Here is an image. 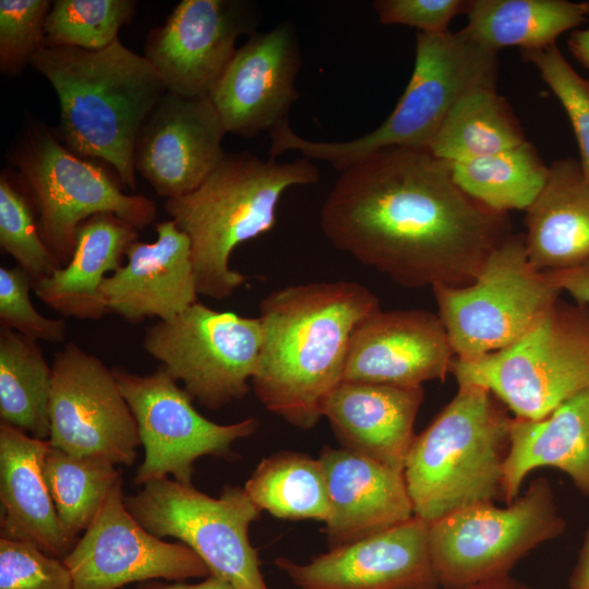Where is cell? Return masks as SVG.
<instances>
[{
	"label": "cell",
	"instance_id": "cell-1",
	"mask_svg": "<svg viewBox=\"0 0 589 589\" xmlns=\"http://www.w3.org/2000/svg\"><path fill=\"white\" fill-rule=\"evenodd\" d=\"M320 225L336 249L406 287L466 286L510 235L506 213L467 195L448 161L409 146L341 171Z\"/></svg>",
	"mask_w": 589,
	"mask_h": 589
},
{
	"label": "cell",
	"instance_id": "cell-2",
	"mask_svg": "<svg viewBox=\"0 0 589 589\" xmlns=\"http://www.w3.org/2000/svg\"><path fill=\"white\" fill-rule=\"evenodd\" d=\"M262 346L252 386L257 399L289 424L309 430L324 398L344 378L356 326L381 310L357 281L290 285L260 302Z\"/></svg>",
	"mask_w": 589,
	"mask_h": 589
},
{
	"label": "cell",
	"instance_id": "cell-3",
	"mask_svg": "<svg viewBox=\"0 0 589 589\" xmlns=\"http://www.w3.org/2000/svg\"><path fill=\"white\" fill-rule=\"evenodd\" d=\"M29 64L58 96L67 147L108 163L119 181L134 190L136 142L167 92L151 62L118 38L98 51L41 46Z\"/></svg>",
	"mask_w": 589,
	"mask_h": 589
},
{
	"label": "cell",
	"instance_id": "cell-4",
	"mask_svg": "<svg viewBox=\"0 0 589 589\" xmlns=\"http://www.w3.org/2000/svg\"><path fill=\"white\" fill-rule=\"evenodd\" d=\"M316 165L302 157L280 163L249 152L226 154L194 191L165 202V209L191 244L199 294L231 297L248 276L230 267L233 250L268 232L283 194L317 182Z\"/></svg>",
	"mask_w": 589,
	"mask_h": 589
},
{
	"label": "cell",
	"instance_id": "cell-5",
	"mask_svg": "<svg viewBox=\"0 0 589 589\" xmlns=\"http://www.w3.org/2000/svg\"><path fill=\"white\" fill-rule=\"evenodd\" d=\"M512 420L490 390L459 385L409 450L404 478L414 516L432 524L459 509L503 500Z\"/></svg>",
	"mask_w": 589,
	"mask_h": 589
},
{
	"label": "cell",
	"instance_id": "cell-6",
	"mask_svg": "<svg viewBox=\"0 0 589 589\" xmlns=\"http://www.w3.org/2000/svg\"><path fill=\"white\" fill-rule=\"evenodd\" d=\"M458 385L490 390L515 418L540 420L589 388V306L557 300L512 345L481 357H454Z\"/></svg>",
	"mask_w": 589,
	"mask_h": 589
},
{
	"label": "cell",
	"instance_id": "cell-7",
	"mask_svg": "<svg viewBox=\"0 0 589 589\" xmlns=\"http://www.w3.org/2000/svg\"><path fill=\"white\" fill-rule=\"evenodd\" d=\"M12 161L41 238L61 267L71 260L77 227L87 218L112 213L139 230L156 217L154 201L125 194L103 167L63 146L40 122L23 130Z\"/></svg>",
	"mask_w": 589,
	"mask_h": 589
},
{
	"label": "cell",
	"instance_id": "cell-8",
	"mask_svg": "<svg viewBox=\"0 0 589 589\" xmlns=\"http://www.w3.org/2000/svg\"><path fill=\"white\" fill-rule=\"evenodd\" d=\"M566 520L546 478H537L506 507L478 504L429 527L433 569L443 589H472L509 576L538 545L562 536Z\"/></svg>",
	"mask_w": 589,
	"mask_h": 589
},
{
	"label": "cell",
	"instance_id": "cell-9",
	"mask_svg": "<svg viewBox=\"0 0 589 589\" xmlns=\"http://www.w3.org/2000/svg\"><path fill=\"white\" fill-rule=\"evenodd\" d=\"M438 316L458 358L498 351L520 338L562 290L530 263L524 235H509L466 286L432 287Z\"/></svg>",
	"mask_w": 589,
	"mask_h": 589
},
{
	"label": "cell",
	"instance_id": "cell-10",
	"mask_svg": "<svg viewBox=\"0 0 589 589\" xmlns=\"http://www.w3.org/2000/svg\"><path fill=\"white\" fill-rule=\"evenodd\" d=\"M124 505L153 536L188 545L211 575L236 589H268L259 551L249 538L250 526L262 512L244 488L227 484L212 497L192 484L165 478L124 496Z\"/></svg>",
	"mask_w": 589,
	"mask_h": 589
},
{
	"label": "cell",
	"instance_id": "cell-11",
	"mask_svg": "<svg viewBox=\"0 0 589 589\" xmlns=\"http://www.w3.org/2000/svg\"><path fill=\"white\" fill-rule=\"evenodd\" d=\"M262 337L259 317L220 312L197 301L176 317L147 327L142 345L183 383L193 400L217 410L248 394Z\"/></svg>",
	"mask_w": 589,
	"mask_h": 589
},
{
	"label": "cell",
	"instance_id": "cell-12",
	"mask_svg": "<svg viewBox=\"0 0 589 589\" xmlns=\"http://www.w3.org/2000/svg\"><path fill=\"white\" fill-rule=\"evenodd\" d=\"M112 371L136 420L144 447V459L133 479L137 486L168 476L179 483L192 484L197 458H231L232 444L254 434L260 425L255 418L231 424L206 419L164 366L147 375L121 368Z\"/></svg>",
	"mask_w": 589,
	"mask_h": 589
},
{
	"label": "cell",
	"instance_id": "cell-13",
	"mask_svg": "<svg viewBox=\"0 0 589 589\" xmlns=\"http://www.w3.org/2000/svg\"><path fill=\"white\" fill-rule=\"evenodd\" d=\"M498 70V53L459 31L418 32L411 77L392 113L362 135V149L429 148L448 112L465 95L496 89Z\"/></svg>",
	"mask_w": 589,
	"mask_h": 589
},
{
	"label": "cell",
	"instance_id": "cell-14",
	"mask_svg": "<svg viewBox=\"0 0 589 589\" xmlns=\"http://www.w3.org/2000/svg\"><path fill=\"white\" fill-rule=\"evenodd\" d=\"M52 372L50 446L79 457L132 466L141 438L113 371L68 342L55 353Z\"/></svg>",
	"mask_w": 589,
	"mask_h": 589
},
{
	"label": "cell",
	"instance_id": "cell-15",
	"mask_svg": "<svg viewBox=\"0 0 589 589\" xmlns=\"http://www.w3.org/2000/svg\"><path fill=\"white\" fill-rule=\"evenodd\" d=\"M62 561L71 573L73 589H121L132 582L184 581L211 575L188 545L153 536L129 513L122 477Z\"/></svg>",
	"mask_w": 589,
	"mask_h": 589
},
{
	"label": "cell",
	"instance_id": "cell-16",
	"mask_svg": "<svg viewBox=\"0 0 589 589\" xmlns=\"http://www.w3.org/2000/svg\"><path fill=\"white\" fill-rule=\"evenodd\" d=\"M260 13L245 0H183L151 29L144 57L167 92L207 97L219 82L243 34L257 32Z\"/></svg>",
	"mask_w": 589,
	"mask_h": 589
},
{
	"label": "cell",
	"instance_id": "cell-17",
	"mask_svg": "<svg viewBox=\"0 0 589 589\" xmlns=\"http://www.w3.org/2000/svg\"><path fill=\"white\" fill-rule=\"evenodd\" d=\"M430 524L406 522L329 549L309 563H274L299 589H440L429 546Z\"/></svg>",
	"mask_w": 589,
	"mask_h": 589
},
{
	"label": "cell",
	"instance_id": "cell-18",
	"mask_svg": "<svg viewBox=\"0 0 589 589\" xmlns=\"http://www.w3.org/2000/svg\"><path fill=\"white\" fill-rule=\"evenodd\" d=\"M301 65L292 23L283 21L250 35L208 96L227 133L254 137L288 120L299 98L296 79Z\"/></svg>",
	"mask_w": 589,
	"mask_h": 589
},
{
	"label": "cell",
	"instance_id": "cell-19",
	"mask_svg": "<svg viewBox=\"0 0 589 589\" xmlns=\"http://www.w3.org/2000/svg\"><path fill=\"white\" fill-rule=\"evenodd\" d=\"M227 131L209 97L166 92L146 119L134 166L166 200L197 189L220 164Z\"/></svg>",
	"mask_w": 589,
	"mask_h": 589
},
{
	"label": "cell",
	"instance_id": "cell-20",
	"mask_svg": "<svg viewBox=\"0 0 589 589\" xmlns=\"http://www.w3.org/2000/svg\"><path fill=\"white\" fill-rule=\"evenodd\" d=\"M454 357L438 315L418 309L378 310L353 329L342 381L422 386L445 378Z\"/></svg>",
	"mask_w": 589,
	"mask_h": 589
},
{
	"label": "cell",
	"instance_id": "cell-21",
	"mask_svg": "<svg viewBox=\"0 0 589 589\" xmlns=\"http://www.w3.org/2000/svg\"><path fill=\"white\" fill-rule=\"evenodd\" d=\"M156 232L152 243L133 242L127 263L101 284L108 313L132 324L169 321L199 301L189 238L172 219L156 224Z\"/></svg>",
	"mask_w": 589,
	"mask_h": 589
},
{
	"label": "cell",
	"instance_id": "cell-22",
	"mask_svg": "<svg viewBox=\"0 0 589 589\" xmlns=\"http://www.w3.org/2000/svg\"><path fill=\"white\" fill-rule=\"evenodd\" d=\"M326 480L329 549L346 545L411 519L404 473L344 447L324 446L317 458Z\"/></svg>",
	"mask_w": 589,
	"mask_h": 589
},
{
	"label": "cell",
	"instance_id": "cell-23",
	"mask_svg": "<svg viewBox=\"0 0 589 589\" xmlns=\"http://www.w3.org/2000/svg\"><path fill=\"white\" fill-rule=\"evenodd\" d=\"M423 388L345 382L321 405L340 447L404 473Z\"/></svg>",
	"mask_w": 589,
	"mask_h": 589
},
{
	"label": "cell",
	"instance_id": "cell-24",
	"mask_svg": "<svg viewBox=\"0 0 589 589\" xmlns=\"http://www.w3.org/2000/svg\"><path fill=\"white\" fill-rule=\"evenodd\" d=\"M50 444L0 423L1 538L27 541L63 560L74 546L58 518L44 472Z\"/></svg>",
	"mask_w": 589,
	"mask_h": 589
},
{
	"label": "cell",
	"instance_id": "cell-25",
	"mask_svg": "<svg viewBox=\"0 0 589 589\" xmlns=\"http://www.w3.org/2000/svg\"><path fill=\"white\" fill-rule=\"evenodd\" d=\"M552 467L569 477L589 497V388L570 397L540 420L513 418L503 471V501L513 503L526 477Z\"/></svg>",
	"mask_w": 589,
	"mask_h": 589
},
{
	"label": "cell",
	"instance_id": "cell-26",
	"mask_svg": "<svg viewBox=\"0 0 589 589\" xmlns=\"http://www.w3.org/2000/svg\"><path fill=\"white\" fill-rule=\"evenodd\" d=\"M137 229L112 213L96 214L76 230L71 260L51 275L33 281L35 294L58 313L77 320H101L108 310L101 284L122 266Z\"/></svg>",
	"mask_w": 589,
	"mask_h": 589
},
{
	"label": "cell",
	"instance_id": "cell-27",
	"mask_svg": "<svg viewBox=\"0 0 589 589\" xmlns=\"http://www.w3.org/2000/svg\"><path fill=\"white\" fill-rule=\"evenodd\" d=\"M525 223L526 252L536 269L560 271L589 261V182L578 160L567 157L549 166Z\"/></svg>",
	"mask_w": 589,
	"mask_h": 589
},
{
	"label": "cell",
	"instance_id": "cell-28",
	"mask_svg": "<svg viewBox=\"0 0 589 589\" xmlns=\"http://www.w3.org/2000/svg\"><path fill=\"white\" fill-rule=\"evenodd\" d=\"M459 32L498 53L506 47L539 50L588 20L589 2L568 0H470Z\"/></svg>",
	"mask_w": 589,
	"mask_h": 589
},
{
	"label": "cell",
	"instance_id": "cell-29",
	"mask_svg": "<svg viewBox=\"0 0 589 589\" xmlns=\"http://www.w3.org/2000/svg\"><path fill=\"white\" fill-rule=\"evenodd\" d=\"M52 365L37 340L0 327V419L48 441Z\"/></svg>",
	"mask_w": 589,
	"mask_h": 589
},
{
	"label": "cell",
	"instance_id": "cell-30",
	"mask_svg": "<svg viewBox=\"0 0 589 589\" xmlns=\"http://www.w3.org/2000/svg\"><path fill=\"white\" fill-rule=\"evenodd\" d=\"M521 123L496 89L465 95L448 112L429 149L448 163L470 160L525 142Z\"/></svg>",
	"mask_w": 589,
	"mask_h": 589
},
{
	"label": "cell",
	"instance_id": "cell-31",
	"mask_svg": "<svg viewBox=\"0 0 589 589\" xmlns=\"http://www.w3.org/2000/svg\"><path fill=\"white\" fill-rule=\"evenodd\" d=\"M449 164L454 181L467 195L500 213L527 211L549 176V167L529 141L495 154Z\"/></svg>",
	"mask_w": 589,
	"mask_h": 589
},
{
	"label": "cell",
	"instance_id": "cell-32",
	"mask_svg": "<svg viewBox=\"0 0 589 589\" xmlns=\"http://www.w3.org/2000/svg\"><path fill=\"white\" fill-rule=\"evenodd\" d=\"M244 490L261 512L277 518L327 520L329 502L323 468L318 459L305 454L279 452L262 459Z\"/></svg>",
	"mask_w": 589,
	"mask_h": 589
},
{
	"label": "cell",
	"instance_id": "cell-33",
	"mask_svg": "<svg viewBox=\"0 0 589 589\" xmlns=\"http://www.w3.org/2000/svg\"><path fill=\"white\" fill-rule=\"evenodd\" d=\"M44 472L60 524L76 541L122 477L120 469L106 459L79 457L52 446L46 454Z\"/></svg>",
	"mask_w": 589,
	"mask_h": 589
},
{
	"label": "cell",
	"instance_id": "cell-34",
	"mask_svg": "<svg viewBox=\"0 0 589 589\" xmlns=\"http://www.w3.org/2000/svg\"><path fill=\"white\" fill-rule=\"evenodd\" d=\"M133 0H57L45 23L44 46L101 50L135 14Z\"/></svg>",
	"mask_w": 589,
	"mask_h": 589
},
{
	"label": "cell",
	"instance_id": "cell-35",
	"mask_svg": "<svg viewBox=\"0 0 589 589\" xmlns=\"http://www.w3.org/2000/svg\"><path fill=\"white\" fill-rule=\"evenodd\" d=\"M0 247L33 281L61 267L41 238L29 199L4 171L0 176Z\"/></svg>",
	"mask_w": 589,
	"mask_h": 589
},
{
	"label": "cell",
	"instance_id": "cell-36",
	"mask_svg": "<svg viewBox=\"0 0 589 589\" xmlns=\"http://www.w3.org/2000/svg\"><path fill=\"white\" fill-rule=\"evenodd\" d=\"M563 106L572 123L580 154V167L589 182V80L580 76L556 45L539 50H520Z\"/></svg>",
	"mask_w": 589,
	"mask_h": 589
},
{
	"label": "cell",
	"instance_id": "cell-37",
	"mask_svg": "<svg viewBox=\"0 0 589 589\" xmlns=\"http://www.w3.org/2000/svg\"><path fill=\"white\" fill-rule=\"evenodd\" d=\"M49 0L0 1V70L4 75L20 74L33 55L44 46L45 23L51 9Z\"/></svg>",
	"mask_w": 589,
	"mask_h": 589
},
{
	"label": "cell",
	"instance_id": "cell-38",
	"mask_svg": "<svg viewBox=\"0 0 589 589\" xmlns=\"http://www.w3.org/2000/svg\"><path fill=\"white\" fill-rule=\"evenodd\" d=\"M33 279L20 266L0 267V322L31 339L62 342L68 325L63 318L41 315L33 305L29 291Z\"/></svg>",
	"mask_w": 589,
	"mask_h": 589
},
{
	"label": "cell",
	"instance_id": "cell-39",
	"mask_svg": "<svg viewBox=\"0 0 589 589\" xmlns=\"http://www.w3.org/2000/svg\"><path fill=\"white\" fill-rule=\"evenodd\" d=\"M0 589H73L62 560L27 541L0 539Z\"/></svg>",
	"mask_w": 589,
	"mask_h": 589
},
{
	"label": "cell",
	"instance_id": "cell-40",
	"mask_svg": "<svg viewBox=\"0 0 589 589\" xmlns=\"http://www.w3.org/2000/svg\"><path fill=\"white\" fill-rule=\"evenodd\" d=\"M372 7L382 24L416 27L422 33L448 31L449 22L467 12L469 0H375Z\"/></svg>",
	"mask_w": 589,
	"mask_h": 589
},
{
	"label": "cell",
	"instance_id": "cell-41",
	"mask_svg": "<svg viewBox=\"0 0 589 589\" xmlns=\"http://www.w3.org/2000/svg\"><path fill=\"white\" fill-rule=\"evenodd\" d=\"M544 273L556 287L568 292L577 303L589 306V261L576 267Z\"/></svg>",
	"mask_w": 589,
	"mask_h": 589
},
{
	"label": "cell",
	"instance_id": "cell-42",
	"mask_svg": "<svg viewBox=\"0 0 589 589\" xmlns=\"http://www.w3.org/2000/svg\"><path fill=\"white\" fill-rule=\"evenodd\" d=\"M569 589H589V527L587 528L578 560L568 580Z\"/></svg>",
	"mask_w": 589,
	"mask_h": 589
},
{
	"label": "cell",
	"instance_id": "cell-43",
	"mask_svg": "<svg viewBox=\"0 0 589 589\" xmlns=\"http://www.w3.org/2000/svg\"><path fill=\"white\" fill-rule=\"evenodd\" d=\"M153 587L154 589H236L228 581L214 575H209L208 577L196 584H188L184 581H153Z\"/></svg>",
	"mask_w": 589,
	"mask_h": 589
},
{
	"label": "cell",
	"instance_id": "cell-44",
	"mask_svg": "<svg viewBox=\"0 0 589 589\" xmlns=\"http://www.w3.org/2000/svg\"><path fill=\"white\" fill-rule=\"evenodd\" d=\"M567 47L574 58L589 70V27L573 31L567 39Z\"/></svg>",
	"mask_w": 589,
	"mask_h": 589
},
{
	"label": "cell",
	"instance_id": "cell-45",
	"mask_svg": "<svg viewBox=\"0 0 589 589\" xmlns=\"http://www.w3.org/2000/svg\"><path fill=\"white\" fill-rule=\"evenodd\" d=\"M472 589H532L527 584L512 577L510 575L497 580L482 584Z\"/></svg>",
	"mask_w": 589,
	"mask_h": 589
},
{
	"label": "cell",
	"instance_id": "cell-46",
	"mask_svg": "<svg viewBox=\"0 0 589 589\" xmlns=\"http://www.w3.org/2000/svg\"><path fill=\"white\" fill-rule=\"evenodd\" d=\"M137 589H154L153 581H146L139 586Z\"/></svg>",
	"mask_w": 589,
	"mask_h": 589
}]
</instances>
